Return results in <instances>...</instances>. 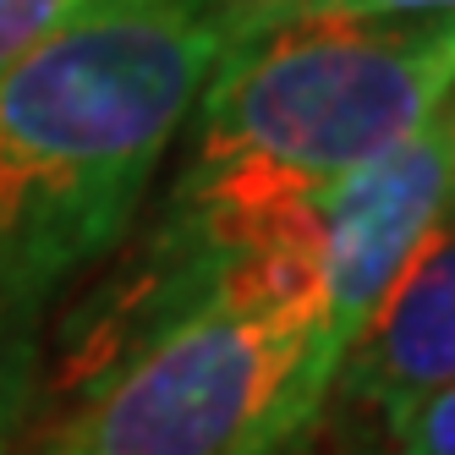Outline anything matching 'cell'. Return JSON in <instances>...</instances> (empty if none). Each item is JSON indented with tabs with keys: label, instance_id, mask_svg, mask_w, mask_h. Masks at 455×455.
Wrapping results in <instances>:
<instances>
[{
	"label": "cell",
	"instance_id": "5b68a950",
	"mask_svg": "<svg viewBox=\"0 0 455 455\" xmlns=\"http://www.w3.org/2000/svg\"><path fill=\"white\" fill-rule=\"evenodd\" d=\"M444 384H455V220L422 242L335 373L340 395L389 428Z\"/></svg>",
	"mask_w": 455,
	"mask_h": 455
},
{
	"label": "cell",
	"instance_id": "8992f818",
	"mask_svg": "<svg viewBox=\"0 0 455 455\" xmlns=\"http://www.w3.org/2000/svg\"><path fill=\"white\" fill-rule=\"evenodd\" d=\"M297 17H455V0H242L231 6L225 44Z\"/></svg>",
	"mask_w": 455,
	"mask_h": 455
},
{
	"label": "cell",
	"instance_id": "9c48e42d",
	"mask_svg": "<svg viewBox=\"0 0 455 455\" xmlns=\"http://www.w3.org/2000/svg\"><path fill=\"white\" fill-rule=\"evenodd\" d=\"M225 6H242V0H225Z\"/></svg>",
	"mask_w": 455,
	"mask_h": 455
},
{
	"label": "cell",
	"instance_id": "52a82bcc",
	"mask_svg": "<svg viewBox=\"0 0 455 455\" xmlns=\"http://www.w3.org/2000/svg\"><path fill=\"white\" fill-rule=\"evenodd\" d=\"M88 6L93 0H0V67H12L17 55H28Z\"/></svg>",
	"mask_w": 455,
	"mask_h": 455
},
{
	"label": "cell",
	"instance_id": "7a4b0ae2",
	"mask_svg": "<svg viewBox=\"0 0 455 455\" xmlns=\"http://www.w3.org/2000/svg\"><path fill=\"white\" fill-rule=\"evenodd\" d=\"M313 264L302 236L236 242L204 307L34 422L12 455H291L323 411L307 389Z\"/></svg>",
	"mask_w": 455,
	"mask_h": 455
},
{
	"label": "cell",
	"instance_id": "3957f363",
	"mask_svg": "<svg viewBox=\"0 0 455 455\" xmlns=\"http://www.w3.org/2000/svg\"><path fill=\"white\" fill-rule=\"evenodd\" d=\"M455 88V17H297L220 50L181 192L313 198L411 138Z\"/></svg>",
	"mask_w": 455,
	"mask_h": 455
},
{
	"label": "cell",
	"instance_id": "277c9868",
	"mask_svg": "<svg viewBox=\"0 0 455 455\" xmlns=\"http://www.w3.org/2000/svg\"><path fill=\"white\" fill-rule=\"evenodd\" d=\"M455 220V88L411 138L368 159L313 198L318 225V318L307 389L330 401L346 351L439 225Z\"/></svg>",
	"mask_w": 455,
	"mask_h": 455
},
{
	"label": "cell",
	"instance_id": "6da1fadb",
	"mask_svg": "<svg viewBox=\"0 0 455 455\" xmlns=\"http://www.w3.org/2000/svg\"><path fill=\"white\" fill-rule=\"evenodd\" d=\"M225 34V0H93L0 67V455L34 411L50 302L132 231Z\"/></svg>",
	"mask_w": 455,
	"mask_h": 455
},
{
	"label": "cell",
	"instance_id": "ba28073f",
	"mask_svg": "<svg viewBox=\"0 0 455 455\" xmlns=\"http://www.w3.org/2000/svg\"><path fill=\"white\" fill-rule=\"evenodd\" d=\"M389 434L401 439V455H455V384L417 401Z\"/></svg>",
	"mask_w": 455,
	"mask_h": 455
}]
</instances>
